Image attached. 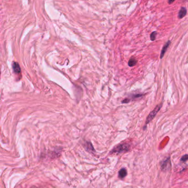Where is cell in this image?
<instances>
[{"label": "cell", "mask_w": 188, "mask_h": 188, "mask_svg": "<svg viewBox=\"0 0 188 188\" xmlns=\"http://www.w3.org/2000/svg\"><path fill=\"white\" fill-rule=\"evenodd\" d=\"M162 106V104H159L158 105L157 107H156V108L154 109V110H153L152 112H151L150 113L149 115L147 117L146 122V125L145 126V127H146V125L148 124V123H150L151 122V120H152L153 119H154V117H155L156 114H157L158 112L160 109H161Z\"/></svg>", "instance_id": "cell-1"}, {"label": "cell", "mask_w": 188, "mask_h": 188, "mask_svg": "<svg viewBox=\"0 0 188 188\" xmlns=\"http://www.w3.org/2000/svg\"><path fill=\"white\" fill-rule=\"evenodd\" d=\"M129 148L130 145L128 144H121V145H119L117 147H116L115 148H114L112 152L113 153H121L122 152H127V151H129Z\"/></svg>", "instance_id": "cell-2"}, {"label": "cell", "mask_w": 188, "mask_h": 188, "mask_svg": "<svg viewBox=\"0 0 188 188\" xmlns=\"http://www.w3.org/2000/svg\"><path fill=\"white\" fill-rule=\"evenodd\" d=\"M170 43H171V42L170 41H168L167 43L165 44L164 46H163V48H162V50L161 51V56H160V58L161 59H162L164 56V54L166 53V52L167 51V49L168 48V47H169V45L170 44Z\"/></svg>", "instance_id": "cell-3"}, {"label": "cell", "mask_w": 188, "mask_h": 188, "mask_svg": "<svg viewBox=\"0 0 188 188\" xmlns=\"http://www.w3.org/2000/svg\"><path fill=\"white\" fill-rule=\"evenodd\" d=\"M187 13V10L185 7H182L181 9L179 10L178 13V18H182L183 17L185 16Z\"/></svg>", "instance_id": "cell-4"}, {"label": "cell", "mask_w": 188, "mask_h": 188, "mask_svg": "<svg viewBox=\"0 0 188 188\" xmlns=\"http://www.w3.org/2000/svg\"><path fill=\"white\" fill-rule=\"evenodd\" d=\"M12 67H13V71L15 73H19L20 72V68L18 63L16 62H14L13 64H12Z\"/></svg>", "instance_id": "cell-5"}, {"label": "cell", "mask_w": 188, "mask_h": 188, "mask_svg": "<svg viewBox=\"0 0 188 188\" xmlns=\"http://www.w3.org/2000/svg\"><path fill=\"white\" fill-rule=\"evenodd\" d=\"M127 173V170L125 168H122L119 172V177L120 179H123L126 176Z\"/></svg>", "instance_id": "cell-6"}, {"label": "cell", "mask_w": 188, "mask_h": 188, "mask_svg": "<svg viewBox=\"0 0 188 188\" xmlns=\"http://www.w3.org/2000/svg\"><path fill=\"white\" fill-rule=\"evenodd\" d=\"M136 64H137V60L133 57L130 59V60L129 61V63H128L129 66L130 67H132L133 66L136 65Z\"/></svg>", "instance_id": "cell-7"}, {"label": "cell", "mask_w": 188, "mask_h": 188, "mask_svg": "<svg viewBox=\"0 0 188 188\" xmlns=\"http://www.w3.org/2000/svg\"><path fill=\"white\" fill-rule=\"evenodd\" d=\"M157 32L156 31H153V32H152L151 33V35H150V39L151 40V41H154V40L156 39V35H157Z\"/></svg>", "instance_id": "cell-8"}, {"label": "cell", "mask_w": 188, "mask_h": 188, "mask_svg": "<svg viewBox=\"0 0 188 188\" xmlns=\"http://www.w3.org/2000/svg\"><path fill=\"white\" fill-rule=\"evenodd\" d=\"M188 160V154H185V155L183 156L182 158L180 159V161L182 162H185Z\"/></svg>", "instance_id": "cell-9"}, {"label": "cell", "mask_w": 188, "mask_h": 188, "mask_svg": "<svg viewBox=\"0 0 188 188\" xmlns=\"http://www.w3.org/2000/svg\"><path fill=\"white\" fill-rule=\"evenodd\" d=\"M130 102V100L129 99H125L124 101L122 102V103H127Z\"/></svg>", "instance_id": "cell-10"}, {"label": "cell", "mask_w": 188, "mask_h": 188, "mask_svg": "<svg viewBox=\"0 0 188 188\" xmlns=\"http://www.w3.org/2000/svg\"><path fill=\"white\" fill-rule=\"evenodd\" d=\"M174 1H175V0H168V3L170 4V3H172L173 2H174Z\"/></svg>", "instance_id": "cell-11"}]
</instances>
